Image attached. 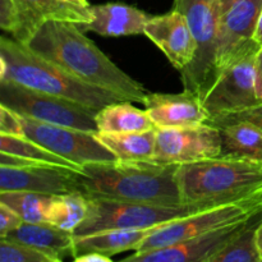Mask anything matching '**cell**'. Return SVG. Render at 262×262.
Wrapping results in <instances>:
<instances>
[{"mask_svg":"<svg viewBox=\"0 0 262 262\" xmlns=\"http://www.w3.org/2000/svg\"><path fill=\"white\" fill-rule=\"evenodd\" d=\"M26 46L84 83L113 92L124 101L142 104L147 95L143 84L113 63L76 23L49 20Z\"/></svg>","mask_w":262,"mask_h":262,"instance_id":"6da1fadb","label":"cell"},{"mask_svg":"<svg viewBox=\"0 0 262 262\" xmlns=\"http://www.w3.org/2000/svg\"><path fill=\"white\" fill-rule=\"evenodd\" d=\"M178 168L156 161L87 164L79 170V189L87 199L179 205L183 202L177 181Z\"/></svg>","mask_w":262,"mask_h":262,"instance_id":"7a4b0ae2","label":"cell"},{"mask_svg":"<svg viewBox=\"0 0 262 262\" xmlns=\"http://www.w3.org/2000/svg\"><path fill=\"white\" fill-rule=\"evenodd\" d=\"M0 79L77 102L95 112L124 101L113 92L84 83L28 46L5 36L0 37Z\"/></svg>","mask_w":262,"mask_h":262,"instance_id":"3957f363","label":"cell"},{"mask_svg":"<svg viewBox=\"0 0 262 262\" xmlns=\"http://www.w3.org/2000/svg\"><path fill=\"white\" fill-rule=\"evenodd\" d=\"M177 181L183 204L211 209L262 194V163L219 156L179 165Z\"/></svg>","mask_w":262,"mask_h":262,"instance_id":"277c9868","label":"cell"},{"mask_svg":"<svg viewBox=\"0 0 262 262\" xmlns=\"http://www.w3.org/2000/svg\"><path fill=\"white\" fill-rule=\"evenodd\" d=\"M206 210L197 205H155L89 199V212L73 232L74 237L94 234L104 230L151 229Z\"/></svg>","mask_w":262,"mask_h":262,"instance_id":"5b68a950","label":"cell"},{"mask_svg":"<svg viewBox=\"0 0 262 262\" xmlns=\"http://www.w3.org/2000/svg\"><path fill=\"white\" fill-rule=\"evenodd\" d=\"M173 9L186 18L197 42L196 58L181 73L183 91L202 101L217 79L215 49L219 18L215 0H174Z\"/></svg>","mask_w":262,"mask_h":262,"instance_id":"8992f818","label":"cell"},{"mask_svg":"<svg viewBox=\"0 0 262 262\" xmlns=\"http://www.w3.org/2000/svg\"><path fill=\"white\" fill-rule=\"evenodd\" d=\"M0 105L18 115L48 124L99 132L97 112L77 102L35 91L12 81L0 79Z\"/></svg>","mask_w":262,"mask_h":262,"instance_id":"52a82bcc","label":"cell"},{"mask_svg":"<svg viewBox=\"0 0 262 262\" xmlns=\"http://www.w3.org/2000/svg\"><path fill=\"white\" fill-rule=\"evenodd\" d=\"M262 210V194L235 204L223 205L193 212L188 216L173 220L155 228L146 239L141 242L135 252L155 250L174 243L191 241L212 230L242 222Z\"/></svg>","mask_w":262,"mask_h":262,"instance_id":"ba28073f","label":"cell"},{"mask_svg":"<svg viewBox=\"0 0 262 262\" xmlns=\"http://www.w3.org/2000/svg\"><path fill=\"white\" fill-rule=\"evenodd\" d=\"M20 122L23 136L81 168L87 164L117 160L94 132L48 124L25 117H20Z\"/></svg>","mask_w":262,"mask_h":262,"instance_id":"9c48e42d","label":"cell"},{"mask_svg":"<svg viewBox=\"0 0 262 262\" xmlns=\"http://www.w3.org/2000/svg\"><path fill=\"white\" fill-rule=\"evenodd\" d=\"M261 12L262 0H235L219 18L215 49L217 78L241 56L261 48L255 41Z\"/></svg>","mask_w":262,"mask_h":262,"instance_id":"30bf717a","label":"cell"},{"mask_svg":"<svg viewBox=\"0 0 262 262\" xmlns=\"http://www.w3.org/2000/svg\"><path fill=\"white\" fill-rule=\"evenodd\" d=\"M252 50L230 64L202 100L209 119L261 104L256 90V54Z\"/></svg>","mask_w":262,"mask_h":262,"instance_id":"8fae6325","label":"cell"},{"mask_svg":"<svg viewBox=\"0 0 262 262\" xmlns=\"http://www.w3.org/2000/svg\"><path fill=\"white\" fill-rule=\"evenodd\" d=\"M222 155V133L211 124L186 128H156V146L152 161L161 164L197 163Z\"/></svg>","mask_w":262,"mask_h":262,"instance_id":"7c38bea8","label":"cell"},{"mask_svg":"<svg viewBox=\"0 0 262 262\" xmlns=\"http://www.w3.org/2000/svg\"><path fill=\"white\" fill-rule=\"evenodd\" d=\"M33 192L48 196L81 192L79 170L37 163L33 165L12 168L0 166V192Z\"/></svg>","mask_w":262,"mask_h":262,"instance_id":"4fadbf2b","label":"cell"},{"mask_svg":"<svg viewBox=\"0 0 262 262\" xmlns=\"http://www.w3.org/2000/svg\"><path fill=\"white\" fill-rule=\"evenodd\" d=\"M145 36L163 51L171 66L181 73L196 58L197 42L188 22L178 10L173 9L165 14L148 18Z\"/></svg>","mask_w":262,"mask_h":262,"instance_id":"5bb4252c","label":"cell"},{"mask_svg":"<svg viewBox=\"0 0 262 262\" xmlns=\"http://www.w3.org/2000/svg\"><path fill=\"white\" fill-rule=\"evenodd\" d=\"M251 217L212 230L194 239L136 252L119 262H206L216 251L239 234Z\"/></svg>","mask_w":262,"mask_h":262,"instance_id":"9a60e30c","label":"cell"},{"mask_svg":"<svg viewBox=\"0 0 262 262\" xmlns=\"http://www.w3.org/2000/svg\"><path fill=\"white\" fill-rule=\"evenodd\" d=\"M143 106L155 128H186L204 124L209 120L201 99L189 92L147 94Z\"/></svg>","mask_w":262,"mask_h":262,"instance_id":"2e32d148","label":"cell"},{"mask_svg":"<svg viewBox=\"0 0 262 262\" xmlns=\"http://www.w3.org/2000/svg\"><path fill=\"white\" fill-rule=\"evenodd\" d=\"M19 27L13 36L15 41L27 45L41 26L49 20L86 25L91 20L90 8L67 4L60 0H17Z\"/></svg>","mask_w":262,"mask_h":262,"instance_id":"e0dca14e","label":"cell"},{"mask_svg":"<svg viewBox=\"0 0 262 262\" xmlns=\"http://www.w3.org/2000/svg\"><path fill=\"white\" fill-rule=\"evenodd\" d=\"M91 20L79 27L84 32H94L105 37L145 35L150 15L143 10L123 3L91 5Z\"/></svg>","mask_w":262,"mask_h":262,"instance_id":"ac0fdd59","label":"cell"},{"mask_svg":"<svg viewBox=\"0 0 262 262\" xmlns=\"http://www.w3.org/2000/svg\"><path fill=\"white\" fill-rule=\"evenodd\" d=\"M4 239L35 248L55 260L73 256L74 234L51 223H23Z\"/></svg>","mask_w":262,"mask_h":262,"instance_id":"d6986e66","label":"cell"},{"mask_svg":"<svg viewBox=\"0 0 262 262\" xmlns=\"http://www.w3.org/2000/svg\"><path fill=\"white\" fill-rule=\"evenodd\" d=\"M151 229H117L104 230L94 234L74 237L73 257L83 253H101L113 256L125 251L137 250L143 239L154 232Z\"/></svg>","mask_w":262,"mask_h":262,"instance_id":"ffe728a7","label":"cell"},{"mask_svg":"<svg viewBox=\"0 0 262 262\" xmlns=\"http://www.w3.org/2000/svg\"><path fill=\"white\" fill-rule=\"evenodd\" d=\"M223 158L262 163V128L247 122H235L219 128Z\"/></svg>","mask_w":262,"mask_h":262,"instance_id":"44dd1931","label":"cell"},{"mask_svg":"<svg viewBox=\"0 0 262 262\" xmlns=\"http://www.w3.org/2000/svg\"><path fill=\"white\" fill-rule=\"evenodd\" d=\"M96 124L101 133H135L155 129L146 110L138 109L130 101L114 102L97 112Z\"/></svg>","mask_w":262,"mask_h":262,"instance_id":"7402d4cb","label":"cell"},{"mask_svg":"<svg viewBox=\"0 0 262 262\" xmlns=\"http://www.w3.org/2000/svg\"><path fill=\"white\" fill-rule=\"evenodd\" d=\"M96 137L117 160L152 161L155 155L156 128L135 133L96 132Z\"/></svg>","mask_w":262,"mask_h":262,"instance_id":"603a6c76","label":"cell"},{"mask_svg":"<svg viewBox=\"0 0 262 262\" xmlns=\"http://www.w3.org/2000/svg\"><path fill=\"white\" fill-rule=\"evenodd\" d=\"M262 222V210L248 220L242 232L220 248L206 262H262L256 232Z\"/></svg>","mask_w":262,"mask_h":262,"instance_id":"cb8c5ba5","label":"cell"},{"mask_svg":"<svg viewBox=\"0 0 262 262\" xmlns=\"http://www.w3.org/2000/svg\"><path fill=\"white\" fill-rule=\"evenodd\" d=\"M54 197L33 192H0V204L7 205L25 223H49Z\"/></svg>","mask_w":262,"mask_h":262,"instance_id":"d4e9b609","label":"cell"},{"mask_svg":"<svg viewBox=\"0 0 262 262\" xmlns=\"http://www.w3.org/2000/svg\"><path fill=\"white\" fill-rule=\"evenodd\" d=\"M89 199L81 192L55 196L49 210V223L73 233L86 219Z\"/></svg>","mask_w":262,"mask_h":262,"instance_id":"484cf974","label":"cell"},{"mask_svg":"<svg viewBox=\"0 0 262 262\" xmlns=\"http://www.w3.org/2000/svg\"><path fill=\"white\" fill-rule=\"evenodd\" d=\"M0 152L10 154V155L19 156L28 160L38 161V163L53 164V165L66 166V168L81 170V166L67 161L66 159L55 155L51 151L30 140L26 136H5L0 135Z\"/></svg>","mask_w":262,"mask_h":262,"instance_id":"4316f807","label":"cell"},{"mask_svg":"<svg viewBox=\"0 0 262 262\" xmlns=\"http://www.w3.org/2000/svg\"><path fill=\"white\" fill-rule=\"evenodd\" d=\"M55 258L26 245L0 238V262H53Z\"/></svg>","mask_w":262,"mask_h":262,"instance_id":"83f0119b","label":"cell"},{"mask_svg":"<svg viewBox=\"0 0 262 262\" xmlns=\"http://www.w3.org/2000/svg\"><path fill=\"white\" fill-rule=\"evenodd\" d=\"M235 122H247L262 128V102L256 105V106L250 107V109L242 110V112L211 118V119L207 120L206 123L207 124L214 125V127L216 128H222L224 127V125L232 124V123Z\"/></svg>","mask_w":262,"mask_h":262,"instance_id":"f1b7e54d","label":"cell"},{"mask_svg":"<svg viewBox=\"0 0 262 262\" xmlns=\"http://www.w3.org/2000/svg\"><path fill=\"white\" fill-rule=\"evenodd\" d=\"M19 27V9L17 0H0V28L14 36Z\"/></svg>","mask_w":262,"mask_h":262,"instance_id":"f546056e","label":"cell"},{"mask_svg":"<svg viewBox=\"0 0 262 262\" xmlns=\"http://www.w3.org/2000/svg\"><path fill=\"white\" fill-rule=\"evenodd\" d=\"M0 135L23 136V127L19 115L2 105H0Z\"/></svg>","mask_w":262,"mask_h":262,"instance_id":"4dcf8cb0","label":"cell"},{"mask_svg":"<svg viewBox=\"0 0 262 262\" xmlns=\"http://www.w3.org/2000/svg\"><path fill=\"white\" fill-rule=\"evenodd\" d=\"M23 220L18 214L4 204H0V238H4L10 232L15 230L23 224Z\"/></svg>","mask_w":262,"mask_h":262,"instance_id":"1f68e13d","label":"cell"},{"mask_svg":"<svg viewBox=\"0 0 262 262\" xmlns=\"http://www.w3.org/2000/svg\"><path fill=\"white\" fill-rule=\"evenodd\" d=\"M255 69H256V90H257V95L262 101V46L258 49L257 54H256Z\"/></svg>","mask_w":262,"mask_h":262,"instance_id":"d6a6232c","label":"cell"},{"mask_svg":"<svg viewBox=\"0 0 262 262\" xmlns=\"http://www.w3.org/2000/svg\"><path fill=\"white\" fill-rule=\"evenodd\" d=\"M73 262H114L110 256L101 255V253H83L74 257Z\"/></svg>","mask_w":262,"mask_h":262,"instance_id":"836d02e7","label":"cell"},{"mask_svg":"<svg viewBox=\"0 0 262 262\" xmlns=\"http://www.w3.org/2000/svg\"><path fill=\"white\" fill-rule=\"evenodd\" d=\"M233 2L235 0H215V8H216V13H217V18L222 17L223 13L230 7Z\"/></svg>","mask_w":262,"mask_h":262,"instance_id":"e575fe53","label":"cell"},{"mask_svg":"<svg viewBox=\"0 0 262 262\" xmlns=\"http://www.w3.org/2000/svg\"><path fill=\"white\" fill-rule=\"evenodd\" d=\"M60 2L67 3V4L71 5H76V7H81V8H90L91 5L89 4L87 0H60Z\"/></svg>","mask_w":262,"mask_h":262,"instance_id":"d590c367","label":"cell"},{"mask_svg":"<svg viewBox=\"0 0 262 262\" xmlns=\"http://www.w3.org/2000/svg\"><path fill=\"white\" fill-rule=\"evenodd\" d=\"M255 41L258 43V45L262 46V12H261V15H260V20H258L257 30H256Z\"/></svg>","mask_w":262,"mask_h":262,"instance_id":"8d00e7d4","label":"cell"},{"mask_svg":"<svg viewBox=\"0 0 262 262\" xmlns=\"http://www.w3.org/2000/svg\"><path fill=\"white\" fill-rule=\"evenodd\" d=\"M256 241H257L258 250H260L261 257H262V222L260 223V225H258L257 232H256Z\"/></svg>","mask_w":262,"mask_h":262,"instance_id":"74e56055","label":"cell"},{"mask_svg":"<svg viewBox=\"0 0 262 262\" xmlns=\"http://www.w3.org/2000/svg\"><path fill=\"white\" fill-rule=\"evenodd\" d=\"M53 262H63V261H61V260H54Z\"/></svg>","mask_w":262,"mask_h":262,"instance_id":"f35d334b","label":"cell"}]
</instances>
